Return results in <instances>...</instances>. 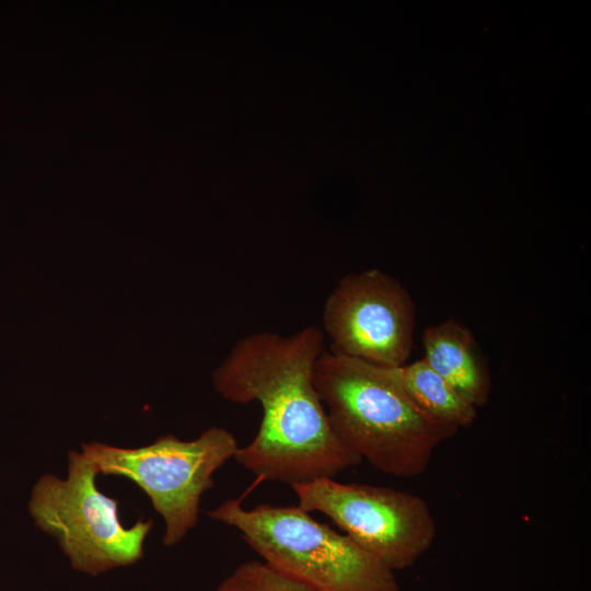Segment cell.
I'll use <instances>...</instances> for the list:
<instances>
[{
  "instance_id": "cell-5",
  "label": "cell",
  "mask_w": 591,
  "mask_h": 591,
  "mask_svg": "<svg viewBox=\"0 0 591 591\" xmlns=\"http://www.w3.org/2000/svg\"><path fill=\"white\" fill-rule=\"evenodd\" d=\"M239 448L232 432L211 427L192 441L166 434L135 449L92 442L81 453L99 473L127 477L148 495L165 522L163 544L172 546L197 524L201 496Z\"/></svg>"
},
{
  "instance_id": "cell-7",
  "label": "cell",
  "mask_w": 591,
  "mask_h": 591,
  "mask_svg": "<svg viewBox=\"0 0 591 591\" xmlns=\"http://www.w3.org/2000/svg\"><path fill=\"white\" fill-rule=\"evenodd\" d=\"M331 351L399 368L413 349L415 305L398 280L379 269L343 277L323 308Z\"/></svg>"
},
{
  "instance_id": "cell-2",
  "label": "cell",
  "mask_w": 591,
  "mask_h": 591,
  "mask_svg": "<svg viewBox=\"0 0 591 591\" xmlns=\"http://www.w3.org/2000/svg\"><path fill=\"white\" fill-rule=\"evenodd\" d=\"M313 382L336 439L383 474H422L436 449L457 432L420 410L405 391L398 368L325 349Z\"/></svg>"
},
{
  "instance_id": "cell-6",
  "label": "cell",
  "mask_w": 591,
  "mask_h": 591,
  "mask_svg": "<svg viewBox=\"0 0 591 591\" xmlns=\"http://www.w3.org/2000/svg\"><path fill=\"white\" fill-rule=\"evenodd\" d=\"M298 506L327 515L392 571L413 566L432 545L436 522L419 496L395 488L317 478L291 486Z\"/></svg>"
},
{
  "instance_id": "cell-1",
  "label": "cell",
  "mask_w": 591,
  "mask_h": 591,
  "mask_svg": "<svg viewBox=\"0 0 591 591\" xmlns=\"http://www.w3.org/2000/svg\"><path fill=\"white\" fill-rule=\"evenodd\" d=\"M324 343V333L315 326L291 335L250 334L234 344L212 374L224 399L260 404L258 431L234 456L260 479L292 486L333 478L361 462L336 439L314 386Z\"/></svg>"
},
{
  "instance_id": "cell-4",
  "label": "cell",
  "mask_w": 591,
  "mask_h": 591,
  "mask_svg": "<svg viewBox=\"0 0 591 591\" xmlns=\"http://www.w3.org/2000/svg\"><path fill=\"white\" fill-rule=\"evenodd\" d=\"M68 462L67 478L45 474L31 491L28 511L36 526L54 536L72 568L83 573L95 577L137 563L152 520L125 526L118 501L96 486L95 464L76 451Z\"/></svg>"
},
{
  "instance_id": "cell-10",
  "label": "cell",
  "mask_w": 591,
  "mask_h": 591,
  "mask_svg": "<svg viewBox=\"0 0 591 591\" xmlns=\"http://www.w3.org/2000/svg\"><path fill=\"white\" fill-rule=\"evenodd\" d=\"M216 591H316L290 578L264 560L239 565L218 586Z\"/></svg>"
},
{
  "instance_id": "cell-8",
  "label": "cell",
  "mask_w": 591,
  "mask_h": 591,
  "mask_svg": "<svg viewBox=\"0 0 591 591\" xmlns=\"http://www.w3.org/2000/svg\"><path fill=\"white\" fill-rule=\"evenodd\" d=\"M427 364L475 407L485 405L490 379L471 331L455 320L426 328L422 337Z\"/></svg>"
},
{
  "instance_id": "cell-9",
  "label": "cell",
  "mask_w": 591,
  "mask_h": 591,
  "mask_svg": "<svg viewBox=\"0 0 591 591\" xmlns=\"http://www.w3.org/2000/svg\"><path fill=\"white\" fill-rule=\"evenodd\" d=\"M398 373L413 402L437 424L457 431L476 419L477 407L436 373L424 359L399 367Z\"/></svg>"
},
{
  "instance_id": "cell-3",
  "label": "cell",
  "mask_w": 591,
  "mask_h": 591,
  "mask_svg": "<svg viewBox=\"0 0 591 591\" xmlns=\"http://www.w3.org/2000/svg\"><path fill=\"white\" fill-rule=\"evenodd\" d=\"M230 499L208 512L236 529L265 563L316 591H399L394 571L348 535L299 506L242 507Z\"/></svg>"
}]
</instances>
